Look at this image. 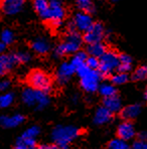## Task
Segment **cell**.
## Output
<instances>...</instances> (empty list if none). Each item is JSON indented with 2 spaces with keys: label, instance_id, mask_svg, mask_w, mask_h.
Masks as SVG:
<instances>
[{
  "label": "cell",
  "instance_id": "4dcf8cb0",
  "mask_svg": "<svg viewBox=\"0 0 147 149\" xmlns=\"http://www.w3.org/2000/svg\"><path fill=\"white\" fill-rule=\"evenodd\" d=\"M40 132V129L37 126H31L29 128H27L24 132L22 133L21 136L24 138H31V139H36V137L39 134Z\"/></svg>",
  "mask_w": 147,
  "mask_h": 149
},
{
  "label": "cell",
  "instance_id": "d590c367",
  "mask_svg": "<svg viewBox=\"0 0 147 149\" xmlns=\"http://www.w3.org/2000/svg\"><path fill=\"white\" fill-rule=\"evenodd\" d=\"M131 70H132V65H124V63H119V65H118V68H117L118 73L128 74Z\"/></svg>",
  "mask_w": 147,
  "mask_h": 149
},
{
  "label": "cell",
  "instance_id": "44dd1931",
  "mask_svg": "<svg viewBox=\"0 0 147 149\" xmlns=\"http://www.w3.org/2000/svg\"><path fill=\"white\" fill-rule=\"evenodd\" d=\"M99 93L101 96H103L105 98H109L112 96H115L117 93V90H116L115 86L113 84H109V83H104V84H101L99 86L98 89Z\"/></svg>",
  "mask_w": 147,
  "mask_h": 149
},
{
  "label": "cell",
  "instance_id": "f1b7e54d",
  "mask_svg": "<svg viewBox=\"0 0 147 149\" xmlns=\"http://www.w3.org/2000/svg\"><path fill=\"white\" fill-rule=\"evenodd\" d=\"M0 39H1V42L3 45H11L14 41V33L10 29H4L0 34Z\"/></svg>",
  "mask_w": 147,
  "mask_h": 149
},
{
  "label": "cell",
  "instance_id": "7a4b0ae2",
  "mask_svg": "<svg viewBox=\"0 0 147 149\" xmlns=\"http://www.w3.org/2000/svg\"><path fill=\"white\" fill-rule=\"evenodd\" d=\"M81 134V130L72 125H58L52 131V140L54 144L68 146L71 142L77 139Z\"/></svg>",
  "mask_w": 147,
  "mask_h": 149
},
{
  "label": "cell",
  "instance_id": "ffe728a7",
  "mask_svg": "<svg viewBox=\"0 0 147 149\" xmlns=\"http://www.w3.org/2000/svg\"><path fill=\"white\" fill-rule=\"evenodd\" d=\"M36 139L24 138L20 136L17 139L16 143H15L14 149H36Z\"/></svg>",
  "mask_w": 147,
  "mask_h": 149
},
{
  "label": "cell",
  "instance_id": "d4e9b609",
  "mask_svg": "<svg viewBox=\"0 0 147 149\" xmlns=\"http://www.w3.org/2000/svg\"><path fill=\"white\" fill-rule=\"evenodd\" d=\"M14 102V94L7 92L0 95V108H8Z\"/></svg>",
  "mask_w": 147,
  "mask_h": 149
},
{
  "label": "cell",
  "instance_id": "f546056e",
  "mask_svg": "<svg viewBox=\"0 0 147 149\" xmlns=\"http://www.w3.org/2000/svg\"><path fill=\"white\" fill-rule=\"evenodd\" d=\"M15 58H16V61L18 63H28L30 60H31V56L28 52H25V50H20V52H14Z\"/></svg>",
  "mask_w": 147,
  "mask_h": 149
},
{
  "label": "cell",
  "instance_id": "5b68a950",
  "mask_svg": "<svg viewBox=\"0 0 147 149\" xmlns=\"http://www.w3.org/2000/svg\"><path fill=\"white\" fill-rule=\"evenodd\" d=\"M98 72L102 77H107L113 74L119 65V54L114 50H107L100 58Z\"/></svg>",
  "mask_w": 147,
  "mask_h": 149
},
{
  "label": "cell",
  "instance_id": "603a6c76",
  "mask_svg": "<svg viewBox=\"0 0 147 149\" xmlns=\"http://www.w3.org/2000/svg\"><path fill=\"white\" fill-rule=\"evenodd\" d=\"M77 6L83 12H87L89 14L95 12V5L92 0H76Z\"/></svg>",
  "mask_w": 147,
  "mask_h": 149
},
{
  "label": "cell",
  "instance_id": "9a60e30c",
  "mask_svg": "<svg viewBox=\"0 0 147 149\" xmlns=\"http://www.w3.org/2000/svg\"><path fill=\"white\" fill-rule=\"evenodd\" d=\"M112 118H113V114L109 110H107L104 106H102L99 107L96 110L93 121L96 125H104L109 123L112 120Z\"/></svg>",
  "mask_w": 147,
  "mask_h": 149
},
{
  "label": "cell",
  "instance_id": "7402d4cb",
  "mask_svg": "<svg viewBox=\"0 0 147 149\" xmlns=\"http://www.w3.org/2000/svg\"><path fill=\"white\" fill-rule=\"evenodd\" d=\"M87 58H88V54H87L86 52L79 50V52H77L76 54H74V56L72 58V60L70 63H71V65H73V67L75 68V70H76L77 68L85 65Z\"/></svg>",
  "mask_w": 147,
  "mask_h": 149
},
{
  "label": "cell",
  "instance_id": "e575fe53",
  "mask_svg": "<svg viewBox=\"0 0 147 149\" xmlns=\"http://www.w3.org/2000/svg\"><path fill=\"white\" fill-rule=\"evenodd\" d=\"M119 63H124V65H132V58L126 54H119Z\"/></svg>",
  "mask_w": 147,
  "mask_h": 149
},
{
  "label": "cell",
  "instance_id": "52a82bcc",
  "mask_svg": "<svg viewBox=\"0 0 147 149\" xmlns=\"http://www.w3.org/2000/svg\"><path fill=\"white\" fill-rule=\"evenodd\" d=\"M101 78H102V76L98 71L90 70L87 74H85L84 76L80 78L81 87L87 93H95L96 91H98L99 86H100Z\"/></svg>",
  "mask_w": 147,
  "mask_h": 149
},
{
  "label": "cell",
  "instance_id": "74e56055",
  "mask_svg": "<svg viewBox=\"0 0 147 149\" xmlns=\"http://www.w3.org/2000/svg\"><path fill=\"white\" fill-rule=\"evenodd\" d=\"M49 6H59L63 5V0H47Z\"/></svg>",
  "mask_w": 147,
  "mask_h": 149
},
{
  "label": "cell",
  "instance_id": "ac0fdd59",
  "mask_svg": "<svg viewBox=\"0 0 147 149\" xmlns=\"http://www.w3.org/2000/svg\"><path fill=\"white\" fill-rule=\"evenodd\" d=\"M31 49L34 52L38 54H45L49 52L50 45L45 38L38 37L31 42Z\"/></svg>",
  "mask_w": 147,
  "mask_h": 149
},
{
  "label": "cell",
  "instance_id": "4316f807",
  "mask_svg": "<svg viewBox=\"0 0 147 149\" xmlns=\"http://www.w3.org/2000/svg\"><path fill=\"white\" fill-rule=\"evenodd\" d=\"M133 81H144L147 80V65L137 68L132 74Z\"/></svg>",
  "mask_w": 147,
  "mask_h": 149
},
{
  "label": "cell",
  "instance_id": "cb8c5ba5",
  "mask_svg": "<svg viewBox=\"0 0 147 149\" xmlns=\"http://www.w3.org/2000/svg\"><path fill=\"white\" fill-rule=\"evenodd\" d=\"M32 6L34 10L39 14V16L43 14L49 7L47 0H32Z\"/></svg>",
  "mask_w": 147,
  "mask_h": 149
},
{
  "label": "cell",
  "instance_id": "2e32d148",
  "mask_svg": "<svg viewBox=\"0 0 147 149\" xmlns=\"http://www.w3.org/2000/svg\"><path fill=\"white\" fill-rule=\"evenodd\" d=\"M103 106L113 113H118V112H121L122 110V101L118 97L117 95L112 96L109 98H105L103 101Z\"/></svg>",
  "mask_w": 147,
  "mask_h": 149
},
{
  "label": "cell",
  "instance_id": "8d00e7d4",
  "mask_svg": "<svg viewBox=\"0 0 147 149\" xmlns=\"http://www.w3.org/2000/svg\"><path fill=\"white\" fill-rule=\"evenodd\" d=\"M10 87V82L8 80H2L0 81V93L6 92Z\"/></svg>",
  "mask_w": 147,
  "mask_h": 149
},
{
  "label": "cell",
  "instance_id": "7c38bea8",
  "mask_svg": "<svg viewBox=\"0 0 147 149\" xmlns=\"http://www.w3.org/2000/svg\"><path fill=\"white\" fill-rule=\"evenodd\" d=\"M14 52L0 54V76H5L17 65Z\"/></svg>",
  "mask_w": 147,
  "mask_h": 149
},
{
  "label": "cell",
  "instance_id": "ab89813d",
  "mask_svg": "<svg viewBox=\"0 0 147 149\" xmlns=\"http://www.w3.org/2000/svg\"><path fill=\"white\" fill-rule=\"evenodd\" d=\"M6 49V45H3V43L0 41V54H2L4 52V50Z\"/></svg>",
  "mask_w": 147,
  "mask_h": 149
},
{
  "label": "cell",
  "instance_id": "e0dca14e",
  "mask_svg": "<svg viewBox=\"0 0 147 149\" xmlns=\"http://www.w3.org/2000/svg\"><path fill=\"white\" fill-rule=\"evenodd\" d=\"M141 113V106L139 104H132L129 106L122 108L121 116L125 121H130V120L135 119Z\"/></svg>",
  "mask_w": 147,
  "mask_h": 149
},
{
  "label": "cell",
  "instance_id": "d6a6232c",
  "mask_svg": "<svg viewBox=\"0 0 147 149\" xmlns=\"http://www.w3.org/2000/svg\"><path fill=\"white\" fill-rule=\"evenodd\" d=\"M36 149H68V146H61L58 144H40Z\"/></svg>",
  "mask_w": 147,
  "mask_h": 149
},
{
  "label": "cell",
  "instance_id": "ba28073f",
  "mask_svg": "<svg viewBox=\"0 0 147 149\" xmlns=\"http://www.w3.org/2000/svg\"><path fill=\"white\" fill-rule=\"evenodd\" d=\"M105 36V28L104 25L100 22H95L92 24L91 27L87 30L83 36V41L87 45L101 42Z\"/></svg>",
  "mask_w": 147,
  "mask_h": 149
},
{
  "label": "cell",
  "instance_id": "3957f363",
  "mask_svg": "<svg viewBox=\"0 0 147 149\" xmlns=\"http://www.w3.org/2000/svg\"><path fill=\"white\" fill-rule=\"evenodd\" d=\"M21 99L26 106L36 107V110H42L49 104V98L47 93L37 91L32 88H25L21 94Z\"/></svg>",
  "mask_w": 147,
  "mask_h": 149
},
{
  "label": "cell",
  "instance_id": "484cf974",
  "mask_svg": "<svg viewBox=\"0 0 147 149\" xmlns=\"http://www.w3.org/2000/svg\"><path fill=\"white\" fill-rule=\"evenodd\" d=\"M108 149H130L128 142L120 138H115L111 140L108 144Z\"/></svg>",
  "mask_w": 147,
  "mask_h": 149
},
{
  "label": "cell",
  "instance_id": "83f0119b",
  "mask_svg": "<svg viewBox=\"0 0 147 149\" xmlns=\"http://www.w3.org/2000/svg\"><path fill=\"white\" fill-rule=\"evenodd\" d=\"M128 81H129L128 74H124V73H116L111 78V82L113 85H124Z\"/></svg>",
  "mask_w": 147,
  "mask_h": 149
},
{
  "label": "cell",
  "instance_id": "5bb4252c",
  "mask_svg": "<svg viewBox=\"0 0 147 149\" xmlns=\"http://www.w3.org/2000/svg\"><path fill=\"white\" fill-rule=\"evenodd\" d=\"M25 118L21 114L14 115H2L0 117V125L4 128H14L24 122Z\"/></svg>",
  "mask_w": 147,
  "mask_h": 149
},
{
  "label": "cell",
  "instance_id": "836d02e7",
  "mask_svg": "<svg viewBox=\"0 0 147 149\" xmlns=\"http://www.w3.org/2000/svg\"><path fill=\"white\" fill-rule=\"evenodd\" d=\"M130 149H147V141L137 140L130 146Z\"/></svg>",
  "mask_w": 147,
  "mask_h": 149
},
{
  "label": "cell",
  "instance_id": "6da1fadb",
  "mask_svg": "<svg viewBox=\"0 0 147 149\" xmlns=\"http://www.w3.org/2000/svg\"><path fill=\"white\" fill-rule=\"evenodd\" d=\"M83 42V36L80 34V32L77 30L68 31L65 34V38L63 42L60 43L58 47L54 49V56L61 58L65 54H76L80 50V47Z\"/></svg>",
  "mask_w": 147,
  "mask_h": 149
},
{
  "label": "cell",
  "instance_id": "f35d334b",
  "mask_svg": "<svg viewBox=\"0 0 147 149\" xmlns=\"http://www.w3.org/2000/svg\"><path fill=\"white\" fill-rule=\"evenodd\" d=\"M138 137L139 139L138 140H141V141H147V132L146 131H142L138 134Z\"/></svg>",
  "mask_w": 147,
  "mask_h": 149
},
{
  "label": "cell",
  "instance_id": "7bdbcfd3",
  "mask_svg": "<svg viewBox=\"0 0 147 149\" xmlns=\"http://www.w3.org/2000/svg\"><path fill=\"white\" fill-rule=\"evenodd\" d=\"M113 2H117V1H119V0H112Z\"/></svg>",
  "mask_w": 147,
  "mask_h": 149
},
{
  "label": "cell",
  "instance_id": "8992f818",
  "mask_svg": "<svg viewBox=\"0 0 147 149\" xmlns=\"http://www.w3.org/2000/svg\"><path fill=\"white\" fill-rule=\"evenodd\" d=\"M65 16V10L63 5L59 6H49V9L40 17L45 21H49L50 25L54 28H58L63 24V20Z\"/></svg>",
  "mask_w": 147,
  "mask_h": 149
},
{
  "label": "cell",
  "instance_id": "4fadbf2b",
  "mask_svg": "<svg viewBox=\"0 0 147 149\" xmlns=\"http://www.w3.org/2000/svg\"><path fill=\"white\" fill-rule=\"evenodd\" d=\"M135 127L130 121L122 122L121 124H119V126L117 128L118 138L125 140V141H129V140L133 139L135 137Z\"/></svg>",
  "mask_w": 147,
  "mask_h": 149
},
{
  "label": "cell",
  "instance_id": "1f68e13d",
  "mask_svg": "<svg viewBox=\"0 0 147 149\" xmlns=\"http://www.w3.org/2000/svg\"><path fill=\"white\" fill-rule=\"evenodd\" d=\"M85 63H86V65L90 70L98 71L99 65H100V61H99V58H94V56H88Z\"/></svg>",
  "mask_w": 147,
  "mask_h": 149
},
{
  "label": "cell",
  "instance_id": "30bf717a",
  "mask_svg": "<svg viewBox=\"0 0 147 149\" xmlns=\"http://www.w3.org/2000/svg\"><path fill=\"white\" fill-rule=\"evenodd\" d=\"M73 22L77 31H82V32H86L94 23L91 14L83 11H79L75 14Z\"/></svg>",
  "mask_w": 147,
  "mask_h": 149
},
{
  "label": "cell",
  "instance_id": "60d3db41",
  "mask_svg": "<svg viewBox=\"0 0 147 149\" xmlns=\"http://www.w3.org/2000/svg\"><path fill=\"white\" fill-rule=\"evenodd\" d=\"M77 100H78V97H77V96H74V97H73V102L76 103Z\"/></svg>",
  "mask_w": 147,
  "mask_h": 149
},
{
  "label": "cell",
  "instance_id": "8fae6325",
  "mask_svg": "<svg viewBox=\"0 0 147 149\" xmlns=\"http://www.w3.org/2000/svg\"><path fill=\"white\" fill-rule=\"evenodd\" d=\"M76 73V70L73 65H71V63L65 62L59 67L58 71H56V82L60 85H65L71 80V78L73 77V74Z\"/></svg>",
  "mask_w": 147,
  "mask_h": 149
},
{
  "label": "cell",
  "instance_id": "9c48e42d",
  "mask_svg": "<svg viewBox=\"0 0 147 149\" xmlns=\"http://www.w3.org/2000/svg\"><path fill=\"white\" fill-rule=\"evenodd\" d=\"M25 0H0V13L6 16H13L22 11Z\"/></svg>",
  "mask_w": 147,
  "mask_h": 149
},
{
  "label": "cell",
  "instance_id": "b9f144b4",
  "mask_svg": "<svg viewBox=\"0 0 147 149\" xmlns=\"http://www.w3.org/2000/svg\"><path fill=\"white\" fill-rule=\"evenodd\" d=\"M144 97H145V100L147 102V88H146V91H145V94H144Z\"/></svg>",
  "mask_w": 147,
  "mask_h": 149
},
{
  "label": "cell",
  "instance_id": "277c9868",
  "mask_svg": "<svg viewBox=\"0 0 147 149\" xmlns=\"http://www.w3.org/2000/svg\"><path fill=\"white\" fill-rule=\"evenodd\" d=\"M27 82L30 85V88L43 93H49L52 90V80L49 74L40 70H34L28 74Z\"/></svg>",
  "mask_w": 147,
  "mask_h": 149
},
{
  "label": "cell",
  "instance_id": "d6986e66",
  "mask_svg": "<svg viewBox=\"0 0 147 149\" xmlns=\"http://www.w3.org/2000/svg\"><path fill=\"white\" fill-rule=\"evenodd\" d=\"M106 52H107V47L102 41L101 42L92 43V45H88L87 47V54L97 58H100Z\"/></svg>",
  "mask_w": 147,
  "mask_h": 149
}]
</instances>
